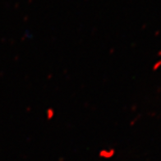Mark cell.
Returning <instances> with one entry per match:
<instances>
[{
    "mask_svg": "<svg viewBox=\"0 0 161 161\" xmlns=\"http://www.w3.org/2000/svg\"><path fill=\"white\" fill-rule=\"evenodd\" d=\"M52 113H53V109H48V111H47V114H49V115L47 116L48 119H52V118H53V115L51 114Z\"/></svg>",
    "mask_w": 161,
    "mask_h": 161,
    "instance_id": "obj_2",
    "label": "cell"
},
{
    "mask_svg": "<svg viewBox=\"0 0 161 161\" xmlns=\"http://www.w3.org/2000/svg\"><path fill=\"white\" fill-rule=\"evenodd\" d=\"M114 153L115 151L114 149H104L100 152V156L102 157V158L108 159V158H111L113 155H114Z\"/></svg>",
    "mask_w": 161,
    "mask_h": 161,
    "instance_id": "obj_1",
    "label": "cell"
}]
</instances>
